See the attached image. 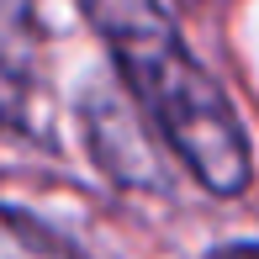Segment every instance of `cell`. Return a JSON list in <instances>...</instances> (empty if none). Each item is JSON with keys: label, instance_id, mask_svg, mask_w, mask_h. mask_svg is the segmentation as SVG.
Masks as SVG:
<instances>
[{"label": "cell", "instance_id": "cell-1", "mask_svg": "<svg viewBox=\"0 0 259 259\" xmlns=\"http://www.w3.org/2000/svg\"><path fill=\"white\" fill-rule=\"evenodd\" d=\"M79 6H85V21L106 37L127 90L175 148V159L211 196H243L254 180L249 138L217 79L180 42L175 16L159 0H79Z\"/></svg>", "mask_w": 259, "mask_h": 259}, {"label": "cell", "instance_id": "cell-2", "mask_svg": "<svg viewBox=\"0 0 259 259\" xmlns=\"http://www.w3.org/2000/svg\"><path fill=\"white\" fill-rule=\"evenodd\" d=\"M0 259H79V254L42 222H32L27 211L0 206Z\"/></svg>", "mask_w": 259, "mask_h": 259}, {"label": "cell", "instance_id": "cell-3", "mask_svg": "<svg viewBox=\"0 0 259 259\" xmlns=\"http://www.w3.org/2000/svg\"><path fill=\"white\" fill-rule=\"evenodd\" d=\"M211 259H259V249L254 243H233V249H217Z\"/></svg>", "mask_w": 259, "mask_h": 259}]
</instances>
